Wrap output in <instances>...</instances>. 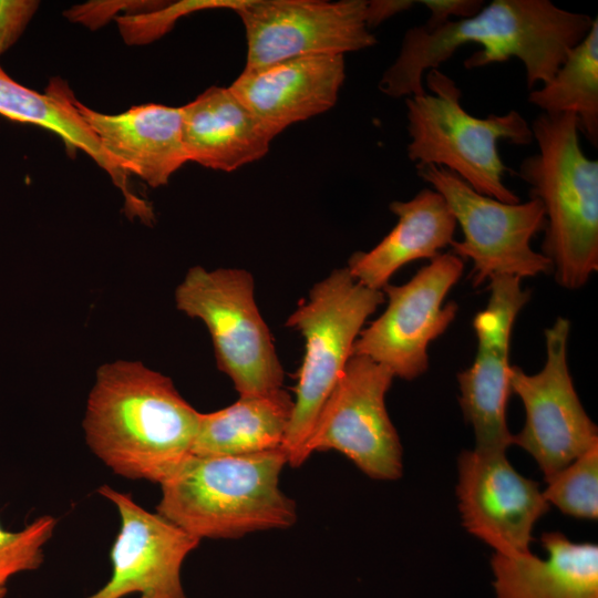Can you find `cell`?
Here are the masks:
<instances>
[{
	"instance_id": "obj_28",
	"label": "cell",
	"mask_w": 598,
	"mask_h": 598,
	"mask_svg": "<svg viewBox=\"0 0 598 598\" xmlns=\"http://www.w3.org/2000/svg\"><path fill=\"white\" fill-rule=\"evenodd\" d=\"M156 1H92L90 3L73 7L66 12L69 19L83 23L92 29L101 27L107 21L116 11L128 9L132 14L138 12L143 8L158 9L159 6Z\"/></svg>"
},
{
	"instance_id": "obj_31",
	"label": "cell",
	"mask_w": 598,
	"mask_h": 598,
	"mask_svg": "<svg viewBox=\"0 0 598 598\" xmlns=\"http://www.w3.org/2000/svg\"><path fill=\"white\" fill-rule=\"evenodd\" d=\"M7 589L3 586H0V598H3L6 596Z\"/></svg>"
},
{
	"instance_id": "obj_22",
	"label": "cell",
	"mask_w": 598,
	"mask_h": 598,
	"mask_svg": "<svg viewBox=\"0 0 598 598\" xmlns=\"http://www.w3.org/2000/svg\"><path fill=\"white\" fill-rule=\"evenodd\" d=\"M293 400L279 389L268 394L239 396L233 404L200 413L192 454L240 456L283 445Z\"/></svg>"
},
{
	"instance_id": "obj_23",
	"label": "cell",
	"mask_w": 598,
	"mask_h": 598,
	"mask_svg": "<svg viewBox=\"0 0 598 598\" xmlns=\"http://www.w3.org/2000/svg\"><path fill=\"white\" fill-rule=\"evenodd\" d=\"M528 102L548 115L571 113L579 131L598 143V20L569 52L554 76L530 91Z\"/></svg>"
},
{
	"instance_id": "obj_4",
	"label": "cell",
	"mask_w": 598,
	"mask_h": 598,
	"mask_svg": "<svg viewBox=\"0 0 598 598\" xmlns=\"http://www.w3.org/2000/svg\"><path fill=\"white\" fill-rule=\"evenodd\" d=\"M530 127L538 152L522 162L518 175L544 206L542 254L558 285L579 289L598 270V162L582 152L574 114L542 113Z\"/></svg>"
},
{
	"instance_id": "obj_26",
	"label": "cell",
	"mask_w": 598,
	"mask_h": 598,
	"mask_svg": "<svg viewBox=\"0 0 598 598\" xmlns=\"http://www.w3.org/2000/svg\"><path fill=\"white\" fill-rule=\"evenodd\" d=\"M244 0H188L161 7L155 11L125 14L116 18L124 40L130 44H141L163 35L179 17L196 10L210 8H231L235 10Z\"/></svg>"
},
{
	"instance_id": "obj_10",
	"label": "cell",
	"mask_w": 598,
	"mask_h": 598,
	"mask_svg": "<svg viewBox=\"0 0 598 598\" xmlns=\"http://www.w3.org/2000/svg\"><path fill=\"white\" fill-rule=\"evenodd\" d=\"M463 268V259L453 252L439 254L406 283L386 285L382 291L388 306L361 330L352 355L369 358L404 380L423 374L429 368V344L456 317L457 303L443 301Z\"/></svg>"
},
{
	"instance_id": "obj_24",
	"label": "cell",
	"mask_w": 598,
	"mask_h": 598,
	"mask_svg": "<svg viewBox=\"0 0 598 598\" xmlns=\"http://www.w3.org/2000/svg\"><path fill=\"white\" fill-rule=\"evenodd\" d=\"M545 481L543 495L549 504L577 518L597 519L598 443Z\"/></svg>"
},
{
	"instance_id": "obj_29",
	"label": "cell",
	"mask_w": 598,
	"mask_h": 598,
	"mask_svg": "<svg viewBox=\"0 0 598 598\" xmlns=\"http://www.w3.org/2000/svg\"><path fill=\"white\" fill-rule=\"evenodd\" d=\"M419 3L426 7L431 13L426 23L421 25L426 31L441 28L451 21V17L470 18L483 7V1L480 0H422Z\"/></svg>"
},
{
	"instance_id": "obj_17",
	"label": "cell",
	"mask_w": 598,
	"mask_h": 598,
	"mask_svg": "<svg viewBox=\"0 0 598 598\" xmlns=\"http://www.w3.org/2000/svg\"><path fill=\"white\" fill-rule=\"evenodd\" d=\"M72 102L105 153L127 175L158 187L188 162L181 107L148 103L109 115L87 107L74 95Z\"/></svg>"
},
{
	"instance_id": "obj_8",
	"label": "cell",
	"mask_w": 598,
	"mask_h": 598,
	"mask_svg": "<svg viewBox=\"0 0 598 598\" xmlns=\"http://www.w3.org/2000/svg\"><path fill=\"white\" fill-rule=\"evenodd\" d=\"M417 175L445 199L461 225L463 240H454L453 254L473 262L472 282L482 285L494 276L519 279L553 272L551 261L530 247L545 229L542 202L508 204L482 195L453 172L435 165L416 166Z\"/></svg>"
},
{
	"instance_id": "obj_9",
	"label": "cell",
	"mask_w": 598,
	"mask_h": 598,
	"mask_svg": "<svg viewBox=\"0 0 598 598\" xmlns=\"http://www.w3.org/2000/svg\"><path fill=\"white\" fill-rule=\"evenodd\" d=\"M393 378L384 365L352 355L305 445L306 461L315 452L333 450L371 478L401 477L402 446L385 408Z\"/></svg>"
},
{
	"instance_id": "obj_1",
	"label": "cell",
	"mask_w": 598,
	"mask_h": 598,
	"mask_svg": "<svg viewBox=\"0 0 598 598\" xmlns=\"http://www.w3.org/2000/svg\"><path fill=\"white\" fill-rule=\"evenodd\" d=\"M592 21L549 0H494L476 14L451 20L439 29L426 31L419 25L408 30L380 89L396 97L424 93L425 71L437 69L466 43L481 47L465 60L466 69L516 58L525 66L528 89L543 85L586 37Z\"/></svg>"
},
{
	"instance_id": "obj_16",
	"label": "cell",
	"mask_w": 598,
	"mask_h": 598,
	"mask_svg": "<svg viewBox=\"0 0 598 598\" xmlns=\"http://www.w3.org/2000/svg\"><path fill=\"white\" fill-rule=\"evenodd\" d=\"M341 54H311L245 68L229 86L272 137L331 109L344 81Z\"/></svg>"
},
{
	"instance_id": "obj_13",
	"label": "cell",
	"mask_w": 598,
	"mask_h": 598,
	"mask_svg": "<svg viewBox=\"0 0 598 598\" xmlns=\"http://www.w3.org/2000/svg\"><path fill=\"white\" fill-rule=\"evenodd\" d=\"M488 289L486 308L473 319L476 355L457 374L460 405L474 429L475 450L506 452L514 436L506 420L511 334L517 315L530 299V290L523 289L520 279L513 276L492 277Z\"/></svg>"
},
{
	"instance_id": "obj_5",
	"label": "cell",
	"mask_w": 598,
	"mask_h": 598,
	"mask_svg": "<svg viewBox=\"0 0 598 598\" xmlns=\"http://www.w3.org/2000/svg\"><path fill=\"white\" fill-rule=\"evenodd\" d=\"M425 82L431 93L405 100L409 158L416 166L444 167L482 195L519 203V197L504 184L507 167L498 142L530 144L534 136L524 116L514 110L484 118L473 116L462 106L460 87L446 74L429 70Z\"/></svg>"
},
{
	"instance_id": "obj_25",
	"label": "cell",
	"mask_w": 598,
	"mask_h": 598,
	"mask_svg": "<svg viewBox=\"0 0 598 598\" xmlns=\"http://www.w3.org/2000/svg\"><path fill=\"white\" fill-rule=\"evenodd\" d=\"M56 519L43 515L20 532H8L0 526V586L27 570H34L44 559L43 546L52 537Z\"/></svg>"
},
{
	"instance_id": "obj_2",
	"label": "cell",
	"mask_w": 598,
	"mask_h": 598,
	"mask_svg": "<svg viewBox=\"0 0 598 598\" xmlns=\"http://www.w3.org/2000/svg\"><path fill=\"white\" fill-rule=\"evenodd\" d=\"M199 415L168 377L118 360L97 370L83 431L115 474L161 484L192 455Z\"/></svg>"
},
{
	"instance_id": "obj_18",
	"label": "cell",
	"mask_w": 598,
	"mask_h": 598,
	"mask_svg": "<svg viewBox=\"0 0 598 598\" xmlns=\"http://www.w3.org/2000/svg\"><path fill=\"white\" fill-rule=\"evenodd\" d=\"M188 161L233 172L265 156L274 138L228 87L212 86L181 107Z\"/></svg>"
},
{
	"instance_id": "obj_15",
	"label": "cell",
	"mask_w": 598,
	"mask_h": 598,
	"mask_svg": "<svg viewBox=\"0 0 598 598\" xmlns=\"http://www.w3.org/2000/svg\"><path fill=\"white\" fill-rule=\"evenodd\" d=\"M99 494L117 508L121 527L112 545V575L96 592L86 598H187L181 568L199 544L158 513L136 504L130 494L102 485Z\"/></svg>"
},
{
	"instance_id": "obj_19",
	"label": "cell",
	"mask_w": 598,
	"mask_h": 598,
	"mask_svg": "<svg viewBox=\"0 0 598 598\" xmlns=\"http://www.w3.org/2000/svg\"><path fill=\"white\" fill-rule=\"evenodd\" d=\"M398 216L393 229L370 251L354 252L348 262L352 277L361 285L382 290L404 265L432 259L454 241L457 226L443 196L423 188L412 199L392 202Z\"/></svg>"
},
{
	"instance_id": "obj_27",
	"label": "cell",
	"mask_w": 598,
	"mask_h": 598,
	"mask_svg": "<svg viewBox=\"0 0 598 598\" xmlns=\"http://www.w3.org/2000/svg\"><path fill=\"white\" fill-rule=\"evenodd\" d=\"M39 6L37 0H0V54L19 40Z\"/></svg>"
},
{
	"instance_id": "obj_6",
	"label": "cell",
	"mask_w": 598,
	"mask_h": 598,
	"mask_svg": "<svg viewBox=\"0 0 598 598\" xmlns=\"http://www.w3.org/2000/svg\"><path fill=\"white\" fill-rule=\"evenodd\" d=\"M383 302L382 290L361 285L346 267L317 282L308 298L288 317L286 324L305 339V354L282 445L291 467L306 462L305 445L319 413L352 357L364 322Z\"/></svg>"
},
{
	"instance_id": "obj_14",
	"label": "cell",
	"mask_w": 598,
	"mask_h": 598,
	"mask_svg": "<svg viewBox=\"0 0 598 598\" xmlns=\"http://www.w3.org/2000/svg\"><path fill=\"white\" fill-rule=\"evenodd\" d=\"M456 494L466 530L505 556L530 551L534 526L550 508L538 484L499 451H463Z\"/></svg>"
},
{
	"instance_id": "obj_3",
	"label": "cell",
	"mask_w": 598,
	"mask_h": 598,
	"mask_svg": "<svg viewBox=\"0 0 598 598\" xmlns=\"http://www.w3.org/2000/svg\"><path fill=\"white\" fill-rule=\"evenodd\" d=\"M282 447L240 456L190 455L164 482L156 512L197 539H235L283 529L296 503L279 487Z\"/></svg>"
},
{
	"instance_id": "obj_20",
	"label": "cell",
	"mask_w": 598,
	"mask_h": 598,
	"mask_svg": "<svg viewBox=\"0 0 598 598\" xmlns=\"http://www.w3.org/2000/svg\"><path fill=\"white\" fill-rule=\"evenodd\" d=\"M547 553L491 559L496 598H598V546L574 543L559 532L545 533Z\"/></svg>"
},
{
	"instance_id": "obj_21",
	"label": "cell",
	"mask_w": 598,
	"mask_h": 598,
	"mask_svg": "<svg viewBox=\"0 0 598 598\" xmlns=\"http://www.w3.org/2000/svg\"><path fill=\"white\" fill-rule=\"evenodd\" d=\"M72 97V91L58 79L41 94L16 82L0 65V114L12 121L52 131L69 147L85 152L120 188L127 215L137 216L144 223L152 221L154 215L151 206L132 193L128 175L105 153L91 127L74 107Z\"/></svg>"
},
{
	"instance_id": "obj_12",
	"label": "cell",
	"mask_w": 598,
	"mask_h": 598,
	"mask_svg": "<svg viewBox=\"0 0 598 598\" xmlns=\"http://www.w3.org/2000/svg\"><path fill=\"white\" fill-rule=\"evenodd\" d=\"M368 1L244 0L235 9L245 27L246 66L311 54H341L375 44Z\"/></svg>"
},
{
	"instance_id": "obj_30",
	"label": "cell",
	"mask_w": 598,
	"mask_h": 598,
	"mask_svg": "<svg viewBox=\"0 0 598 598\" xmlns=\"http://www.w3.org/2000/svg\"><path fill=\"white\" fill-rule=\"evenodd\" d=\"M416 1H368L367 24L369 29L401 11L408 10Z\"/></svg>"
},
{
	"instance_id": "obj_7",
	"label": "cell",
	"mask_w": 598,
	"mask_h": 598,
	"mask_svg": "<svg viewBox=\"0 0 598 598\" xmlns=\"http://www.w3.org/2000/svg\"><path fill=\"white\" fill-rule=\"evenodd\" d=\"M178 310L202 320L213 340L217 367L239 396L282 389L283 369L255 300V281L243 269L188 270L175 290Z\"/></svg>"
},
{
	"instance_id": "obj_11",
	"label": "cell",
	"mask_w": 598,
	"mask_h": 598,
	"mask_svg": "<svg viewBox=\"0 0 598 598\" xmlns=\"http://www.w3.org/2000/svg\"><path fill=\"white\" fill-rule=\"evenodd\" d=\"M570 321L558 317L545 329L546 362L536 374L512 365L511 392L522 400L526 420L513 436L537 462L545 477L567 466L598 443L596 424L575 390L567 362Z\"/></svg>"
}]
</instances>
